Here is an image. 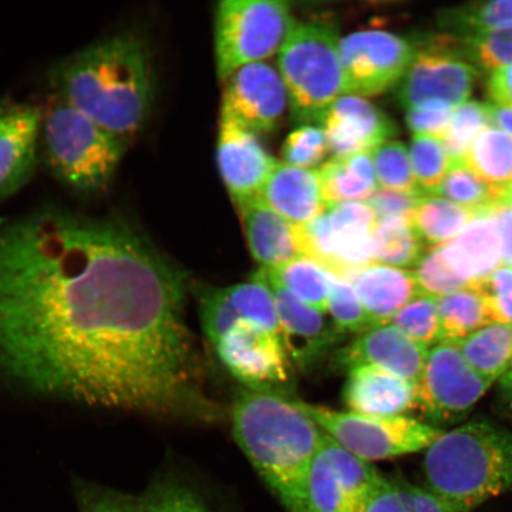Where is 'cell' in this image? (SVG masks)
Returning <instances> with one entry per match:
<instances>
[{
	"label": "cell",
	"mask_w": 512,
	"mask_h": 512,
	"mask_svg": "<svg viewBox=\"0 0 512 512\" xmlns=\"http://www.w3.org/2000/svg\"><path fill=\"white\" fill-rule=\"evenodd\" d=\"M488 106L490 123L492 126L498 127L499 130L510 134L512 137V110L511 108L497 106L494 104H486Z\"/></svg>",
	"instance_id": "54"
},
{
	"label": "cell",
	"mask_w": 512,
	"mask_h": 512,
	"mask_svg": "<svg viewBox=\"0 0 512 512\" xmlns=\"http://www.w3.org/2000/svg\"><path fill=\"white\" fill-rule=\"evenodd\" d=\"M217 356L249 389H270L288 380L287 352L279 336L240 320L214 345Z\"/></svg>",
	"instance_id": "15"
},
{
	"label": "cell",
	"mask_w": 512,
	"mask_h": 512,
	"mask_svg": "<svg viewBox=\"0 0 512 512\" xmlns=\"http://www.w3.org/2000/svg\"><path fill=\"white\" fill-rule=\"evenodd\" d=\"M459 40L473 66L496 70L512 64V25Z\"/></svg>",
	"instance_id": "46"
},
{
	"label": "cell",
	"mask_w": 512,
	"mask_h": 512,
	"mask_svg": "<svg viewBox=\"0 0 512 512\" xmlns=\"http://www.w3.org/2000/svg\"><path fill=\"white\" fill-rule=\"evenodd\" d=\"M497 403L499 411L512 419V367L498 381Z\"/></svg>",
	"instance_id": "53"
},
{
	"label": "cell",
	"mask_w": 512,
	"mask_h": 512,
	"mask_svg": "<svg viewBox=\"0 0 512 512\" xmlns=\"http://www.w3.org/2000/svg\"><path fill=\"white\" fill-rule=\"evenodd\" d=\"M371 240L375 264L396 268L414 267L424 256V242L409 221H376Z\"/></svg>",
	"instance_id": "33"
},
{
	"label": "cell",
	"mask_w": 512,
	"mask_h": 512,
	"mask_svg": "<svg viewBox=\"0 0 512 512\" xmlns=\"http://www.w3.org/2000/svg\"><path fill=\"white\" fill-rule=\"evenodd\" d=\"M260 271L304 303L320 312L328 311L334 273L319 262L303 256L272 270L261 268Z\"/></svg>",
	"instance_id": "29"
},
{
	"label": "cell",
	"mask_w": 512,
	"mask_h": 512,
	"mask_svg": "<svg viewBox=\"0 0 512 512\" xmlns=\"http://www.w3.org/2000/svg\"><path fill=\"white\" fill-rule=\"evenodd\" d=\"M438 23L457 38L484 34L499 25L512 23V0L473 3L445 9L438 15Z\"/></svg>",
	"instance_id": "34"
},
{
	"label": "cell",
	"mask_w": 512,
	"mask_h": 512,
	"mask_svg": "<svg viewBox=\"0 0 512 512\" xmlns=\"http://www.w3.org/2000/svg\"><path fill=\"white\" fill-rule=\"evenodd\" d=\"M418 47V46H416ZM398 87L402 107L451 108L470 98L478 75L462 42L452 35L428 38Z\"/></svg>",
	"instance_id": "9"
},
{
	"label": "cell",
	"mask_w": 512,
	"mask_h": 512,
	"mask_svg": "<svg viewBox=\"0 0 512 512\" xmlns=\"http://www.w3.org/2000/svg\"><path fill=\"white\" fill-rule=\"evenodd\" d=\"M457 344L470 367L491 383L512 367V325L491 323Z\"/></svg>",
	"instance_id": "27"
},
{
	"label": "cell",
	"mask_w": 512,
	"mask_h": 512,
	"mask_svg": "<svg viewBox=\"0 0 512 512\" xmlns=\"http://www.w3.org/2000/svg\"><path fill=\"white\" fill-rule=\"evenodd\" d=\"M437 195L447 197L478 216L492 214V211L501 206L504 191L485 182L467 166L464 159H460L451 160L450 169L433 196Z\"/></svg>",
	"instance_id": "32"
},
{
	"label": "cell",
	"mask_w": 512,
	"mask_h": 512,
	"mask_svg": "<svg viewBox=\"0 0 512 512\" xmlns=\"http://www.w3.org/2000/svg\"><path fill=\"white\" fill-rule=\"evenodd\" d=\"M491 104L512 110V67L499 68L491 73L486 86Z\"/></svg>",
	"instance_id": "51"
},
{
	"label": "cell",
	"mask_w": 512,
	"mask_h": 512,
	"mask_svg": "<svg viewBox=\"0 0 512 512\" xmlns=\"http://www.w3.org/2000/svg\"><path fill=\"white\" fill-rule=\"evenodd\" d=\"M329 151L328 139L323 128L304 125L288 134L281 156L287 165L313 170L323 162Z\"/></svg>",
	"instance_id": "47"
},
{
	"label": "cell",
	"mask_w": 512,
	"mask_h": 512,
	"mask_svg": "<svg viewBox=\"0 0 512 512\" xmlns=\"http://www.w3.org/2000/svg\"><path fill=\"white\" fill-rule=\"evenodd\" d=\"M72 488L79 512H142L139 496L110 486L74 477Z\"/></svg>",
	"instance_id": "43"
},
{
	"label": "cell",
	"mask_w": 512,
	"mask_h": 512,
	"mask_svg": "<svg viewBox=\"0 0 512 512\" xmlns=\"http://www.w3.org/2000/svg\"><path fill=\"white\" fill-rule=\"evenodd\" d=\"M411 163L413 174L421 190L434 195L450 169L443 143L434 137H414L411 145Z\"/></svg>",
	"instance_id": "42"
},
{
	"label": "cell",
	"mask_w": 512,
	"mask_h": 512,
	"mask_svg": "<svg viewBox=\"0 0 512 512\" xmlns=\"http://www.w3.org/2000/svg\"><path fill=\"white\" fill-rule=\"evenodd\" d=\"M335 157L373 152L398 136V127L380 108L357 95H342L319 123Z\"/></svg>",
	"instance_id": "16"
},
{
	"label": "cell",
	"mask_w": 512,
	"mask_h": 512,
	"mask_svg": "<svg viewBox=\"0 0 512 512\" xmlns=\"http://www.w3.org/2000/svg\"><path fill=\"white\" fill-rule=\"evenodd\" d=\"M491 384L470 367L457 342L443 341L428 351L415 383V408L432 424H456L471 413Z\"/></svg>",
	"instance_id": "11"
},
{
	"label": "cell",
	"mask_w": 512,
	"mask_h": 512,
	"mask_svg": "<svg viewBox=\"0 0 512 512\" xmlns=\"http://www.w3.org/2000/svg\"><path fill=\"white\" fill-rule=\"evenodd\" d=\"M426 195V192L422 190L408 192L381 189L376 190L367 204L373 210L376 221L405 220L412 222L415 209Z\"/></svg>",
	"instance_id": "48"
},
{
	"label": "cell",
	"mask_w": 512,
	"mask_h": 512,
	"mask_svg": "<svg viewBox=\"0 0 512 512\" xmlns=\"http://www.w3.org/2000/svg\"><path fill=\"white\" fill-rule=\"evenodd\" d=\"M413 273L420 292L435 298L478 285L470 283L453 270L441 246L434 247L422 256Z\"/></svg>",
	"instance_id": "41"
},
{
	"label": "cell",
	"mask_w": 512,
	"mask_h": 512,
	"mask_svg": "<svg viewBox=\"0 0 512 512\" xmlns=\"http://www.w3.org/2000/svg\"><path fill=\"white\" fill-rule=\"evenodd\" d=\"M443 341L459 342L494 323L480 284L438 298Z\"/></svg>",
	"instance_id": "28"
},
{
	"label": "cell",
	"mask_w": 512,
	"mask_h": 512,
	"mask_svg": "<svg viewBox=\"0 0 512 512\" xmlns=\"http://www.w3.org/2000/svg\"><path fill=\"white\" fill-rule=\"evenodd\" d=\"M232 422L241 450L285 510L307 512V476L324 432L294 400L253 389L236 398Z\"/></svg>",
	"instance_id": "3"
},
{
	"label": "cell",
	"mask_w": 512,
	"mask_h": 512,
	"mask_svg": "<svg viewBox=\"0 0 512 512\" xmlns=\"http://www.w3.org/2000/svg\"><path fill=\"white\" fill-rule=\"evenodd\" d=\"M226 81L221 117L235 121L255 136L277 130L288 104L279 70L265 62L251 63Z\"/></svg>",
	"instance_id": "14"
},
{
	"label": "cell",
	"mask_w": 512,
	"mask_h": 512,
	"mask_svg": "<svg viewBox=\"0 0 512 512\" xmlns=\"http://www.w3.org/2000/svg\"><path fill=\"white\" fill-rule=\"evenodd\" d=\"M339 41L331 22L296 23L279 50V73L294 123L319 124L345 94Z\"/></svg>",
	"instance_id": "6"
},
{
	"label": "cell",
	"mask_w": 512,
	"mask_h": 512,
	"mask_svg": "<svg viewBox=\"0 0 512 512\" xmlns=\"http://www.w3.org/2000/svg\"><path fill=\"white\" fill-rule=\"evenodd\" d=\"M9 104H0V119H2L3 114L6 111V108H8Z\"/></svg>",
	"instance_id": "55"
},
{
	"label": "cell",
	"mask_w": 512,
	"mask_h": 512,
	"mask_svg": "<svg viewBox=\"0 0 512 512\" xmlns=\"http://www.w3.org/2000/svg\"><path fill=\"white\" fill-rule=\"evenodd\" d=\"M197 297L204 334L215 345L242 319L230 303L226 287L198 286Z\"/></svg>",
	"instance_id": "44"
},
{
	"label": "cell",
	"mask_w": 512,
	"mask_h": 512,
	"mask_svg": "<svg viewBox=\"0 0 512 512\" xmlns=\"http://www.w3.org/2000/svg\"><path fill=\"white\" fill-rule=\"evenodd\" d=\"M328 311L334 320L336 330L342 334L358 332L361 335L371 329L367 312L354 285L336 274L332 283Z\"/></svg>",
	"instance_id": "45"
},
{
	"label": "cell",
	"mask_w": 512,
	"mask_h": 512,
	"mask_svg": "<svg viewBox=\"0 0 512 512\" xmlns=\"http://www.w3.org/2000/svg\"><path fill=\"white\" fill-rule=\"evenodd\" d=\"M142 512H213L203 497L171 475H159L139 495Z\"/></svg>",
	"instance_id": "35"
},
{
	"label": "cell",
	"mask_w": 512,
	"mask_h": 512,
	"mask_svg": "<svg viewBox=\"0 0 512 512\" xmlns=\"http://www.w3.org/2000/svg\"><path fill=\"white\" fill-rule=\"evenodd\" d=\"M428 351L425 345L415 342L394 325L384 324L363 332L347 345L339 352L338 363L348 370L374 366L416 383Z\"/></svg>",
	"instance_id": "19"
},
{
	"label": "cell",
	"mask_w": 512,
	"mask_h": 512,
	"mask_svg": "<svg viewBox=\"0 0 512 512\" xmlns=\"http://www.w3.org/2000/svg\"><path fill=\"white\" fill-rule=\"evenodd\" d=\"M254 277L264 281L270 288L275 310H277L281 341H283L286 352L293 339L305 342L304 363L335 341V332L326 325L323 312L304 303L284 287L267 279L261 271L256 272Z\"/></svg>",
	"instance_id": "25"
},
{
	"label": "cell",
	"mask_w": 512,
	"mask_h": 512,
	"mask_svg": "<svg viewBox=\"0 0 512 512\" xmlns=\"http://www.w3.org/2000/svg\"><path fill=\"white\" fill-rule=\"evenodd\" d=\"M418 47L392 32L357 31L339 41L345 94L371 96L396 85L413 63Z\"/></svg>",
	"instance_id": "13"
},
{
	"label": "cell",
	"mask_w": 512,
	"mask_h": 512,
	"mask_svg": "<svg viewBox=\"0 0 512 512\" xmlns=\"http://www.w3.org/2000/svg\"><path fill=\"white\" fill-rule=\"evenodd\" d=\"M371 160L377 183L383 189L408 192L421 190L413 174L411 158L405 144L386 142L371 152Z\"/></svg>",
	"instance_id": "40"
},
{
	"label": "cell",
	"mask_w": 512,
	"mask_h": 512,
	"mask_svg": "<svg viewBox=\"0 0 512 512\" xmlns=\"http://www.w3.org/2000/svg\"><path fill=\"white\" fill-rule=\"evenodd\" d=\"M227 296L242 320L260 326L281 339V330L270 288L259 278L226 287ZM283 342V341H281Z\"/></svg>",
	"instance_id": "37"
},
{
	"label": "cell",
	"mask_w": 512,
	"mask_h": 512,
	"mask_svg": "<svg viewBox=\"0 0 512 512\" xmlns=\"http://www.w3.org/2000/svg\"><path fill=\"white\" fill-rule=\"evenodd\" d=\"M400 329L403 334L414 339L425 347L443 342L438 298L420 294L411 303L396 313L390 323Z\"/></svg>",
	"instance_id": "38"
},
{
	"label": "cell",
	"mask_w": 512,
	"mask_h": 512,
	"mask_svg": "<svg viewBox=\"0 0 512 512\" xmlns=\"http://www.w3.org/2000/svg\"><path fill=\"white\" fill-rule=\"evenodd\" d=\"M384 480L376 467L324 433L307 476V512H366Z\"/></svg>",
	"instance_id": "12"
},
{
	"label": "cell",
	"mask_w": 512,
	"mask_h": 512,
	"mask_svg": "<svg viewBox=\"0 0 512 512\" xmlns=\"http://www.w3.org/2000/svg\"><path fill=\"white\" fill-rule=\"evenodd\" d=\"M349 281L367 312L371 329L389 324L396 313L422 294L413 272L381 264L362 268Z\"/></svg>",
	"instance_id": "23"
},
{
	"label": "cell",
	"mask_w": 512,
	"mask_h": 512,
	"mask_svg": "<svg viewBox=\"0 0 512 512\" xmlns=\"http://www.w3.org/2000/svg\"><path fill=\"white\" fill-rule=\"evenodd\" d=\"M499 236L502 243V261L512 268V204H501L494 211Z\"/></svg>",
	"instance_id": "52"
},
{
	"label": "cell",
	"mask_w": 512,
	"mask_h": 512,
	"mask_svg": "<svg viewBox=\"0 0 512 512\" xmlns=\"http://www.w3.org/2000/svg\"><path fill=\"white\" fill-rule=\"evenodd\" d=\"M375 224V214L367 203H344L326 209L297 229L305 258L349 280L357 271L375 264L371 240Z\"/></svg>",
	"instance_id": "10"
},
{
	"label": "cell",
	"mask_w": 512,
	"mask_h": 512,
	"mask_svg": "<svg viewBox=\"0 0 512 512\" xmlns=\"http://www.w3.org/2000/svg\"><path fill=\"white\" fill-rule=\"evenodd\" d=\"M476 174L499 190L512 187V138L496 130L486 128L475 139L464 158Z\"/></svg>",
	"instance_id": "30"
},
{
	"label": "cell",
	"mask_w": 512,
	"mask_h": 512,
	"mask_svg": "<svg viewBox=\"0 0 512 512\" xmlns=\"http://www.w3.org/2000/svg\"><path fill=\"white\" fill-rule=\"evenodd\" d=\"M326 209L344 203L368 201L377 190L370 153L334 157L318 171Z\"/></svg>",
	"instance_id": "26"
},
{
	"label": "cell",
	"mask_w": 512,
	"mask_h": 512,
	"mask_svg": "<svg viewBox=\"0 0 512 512\" xmlns=\"http://www.w3.org/2000/svg\"><path fill=\"white\" fill-rule=\"evenodd\" d=\"M476 216L456 203L426 195L415 209L412 224L422 242L438 247L457 238Z\"/></svg>",
	"instance_id": "31"
},
{
	"label": "cell",
	"mask_w": 512,
	"mask_h": 512,
	"mask_svg": "<svg viewBox=\"0 0 512 512\" xmlns=\"http://www.w3.org/2000/svg\"><path fill=\"white\" fill-rule=\"evenodd\" d=\"M299 409L337 444L363 460H383L427 450L444 434L424 422L395 416L375 418L294 400Z\"/></svg>",
	"instance_id": "8"
},
{
	"label": "cell",
	"mask_w": 512,
	"mask_h": 512,
	"mask_svg": "<svg viewBox=\"0 0 512 512\" xmlns=\"http://www.w3.org/2000/svg\"><path fill=\"white\" fill-rule=\"evenodd\" d=\"M426 490L450 512H471L512 490V432L472 421L427 448Z\"/></svg>",
	"instance_id": "4"
},
{
	"label": "cell",
	"mask_w": 512,
	"mask_h": 512,
	"mask_svg": "<svg viewBox=\"0 0 512 512\" xmlns=\"http://www.w3.org/2000/svg\"><path fill=\"white\" fill-rule=\"evenodd\" d=\"M352 413L395 418L415 408V383L374 366L349 369L343 390Z\"/></svg>",
	"instance_id": "20"
},
{
	"label": "cell",
	"mask_w": 512,
	"mask_h": 512,
	"mask_svg": "<svg viewBox=\"0 0 512 512\" xmlns=\"http://www.w3.org/2000/svg\"><path fill=\"white\" fill-rule=\"evenodd\" d=\"M494 323L512 325V268L503 266L480 283Z\"/></svg>",
	"instance_id": "49"
},
{
	"label": "cell",
	"mask_w": 512,
	"mask_h": 512,
	"mask_svg": "<svg viewBox=\"0 0 512 512\" xmlns=\"http://www.w3.org/2000/svg\"><path fill=\"white\" fill-rule=\"evenodd\" d=\"M51 95L42 110L40 138L50 171L80 194L95 195L106 190L127 144L59 96Z\"/></svg>",
	"instance_id": "5"
},
{
	"label": "cell",
	"mask_w": 512,
	"mask_h": 512,
	"mask_svg": "<svg viewBox=\"0 0 512 512\" xmlns=\"http://www.w3.org/2000/svg\"><path fill=\"white\" fill-rule=\"evenodd\" d=\"M452 111L450 108L413 107L409 108L406 123L415 137L443 138L450 126Z\"/></svg>",
	"instance_id": "50"
},
{
	"label": "cell",
	"mask_w": 512,
	"mask_h": 512,
	"mask_svg": "<svg viewBox=\"0 0 512 512\" xmlns=\"http://www.w3.org/2000/svg\"><path fill=\"white\" fill-rule=\"evenodd\" d=\"M243 228L253 258L272 270L303 258L297 226L267 207L259 197L238 204Z\"/></svg>",
	"instance_id": "21"
},
{
	"label": "cell",
	"mask_w": 512,
	"mask_h": 512,
	"mask_svg": "<svg viewBox=\"0 0 512 512\" xmlns=\"http://www.w3.org/2000/svg\"><path fill=\"white\" fill-rule=\"evenodd\" d=\"M366 512H450L425 488L399 477L386 478L370 498Z\"/></svg>",
	"instance_id": "36"
},
{
	"label": "cell",
	"mask_w": 512,
	"mask_h": 512,
	"mask_svg": "<svg viewBox=\"0 0 512 512\" xmlns=\"http://www.w3.org/2000/svg\"><path fill=\"white\" fill-rule=\"evenodd\" d=\"M445 258L472 284L483 283L502 264V243L492 214L478 215L457 238L441 245Z\"/></svg>",
	"instance_id": "24"
},
{
	"label": "cell",
	"mask_w": 512,
	"mask_h": 512,
	"mask_svg": "<svg viewBox=\"0 0 512 512\" xmlns=\"http://www.w3.org/2000/svg\"><path fill=\"white\" fill-rule=\"evenodd\" d=\"M50 82L53 94L125 144L149 117L151 66L136 35L124 32L76 51L57 64Z\"/></svg>",
	"instance_id": "2"
},
{
	"label": "cell",
	"mask_w": 512,
	"mask_h": 512,
	"mask_svg": "<svg viewBox=\"0 0 512 512\" xmlns=\"http://www.w3.org/2000/svg\"><path fill=\"white\" fill-rule=\"evenodd\" d=\"M217 163L236 204L258 197L278 162L254 133L221 117Z\"/></svg>",
	"instance_id": "17"
},
{
	"label": "cell",
	"mask_w": 512,
	"mask_h": 512,
	"mask_svg": "<svg viewBox=\"0 0 512 512\" xmlns=\"http://www.w3.org/2000/svg\"><path fill=\"white\" fill-rule=\"evenodd\" d=\"M42 108L9 104L0 119V200L16 194L34 175Z\"/></svg>",
	"instance_id": "18"
},
{
	"label": "cell",
	"mask_w": 512,
	"mask_h": 512,
	"mask_svg": "<svg viewBox=\"0 0 512 512\" xmlns=\"http://www.w3.org/2000/svg\"><path fill=\"white\" fill-rule=\"evenodd\" d=\"M285 220L302 226L325 213L318 171L278 163L258 196Z\"/></svg>",
	"instance_id": "22"
},
{
	"label": "cell",
	"mask_w": 512,
	"mask_h": 512,
	"mask_svg": "<svg viewBox=\"0 0 512 512\" xmlns=\"http://www.w3.org/2000/svg\"><path fill=\"white\" fill-rule=\"evenodd\" d=\"M491 125L488 106L478 101L465 102L452 112L450 126L441 138L451 160L464 159L470 146Z\"/></svg>",
	"instance_id": "39"
},
{
	"label": "cell",
	"mask_w": 512,
	"mask_h": 512,
	"mask_svg": "<svg viewBox=\"0 0 512 512\" xmlns=\"http://www.w3.org/2000/svg\"><path fill=\"white\" fill-rule=\"evenodd\" d=\"M187 274L117 216L0 226V384L158 419L216 418L185 320Z\"/></svg>",
	"instance_id": "1"
},
{
	"label": "cell",
	"mask_w": 512,
	"mask_h": 512,
	"mask_svg": "<svg viewBox=\"0 0 512 512\" xmlns=\"http://www.w3.org/2000/svg\"><path fill=\"white\" fill-rule=\"evenodd\" d=\"M294 21L290 4L273 0H226L217 5L215 50L217 72L226 81L247 64L279 53Z\"/></svg>",
	"instance_id": "7"
}]
</instances>
